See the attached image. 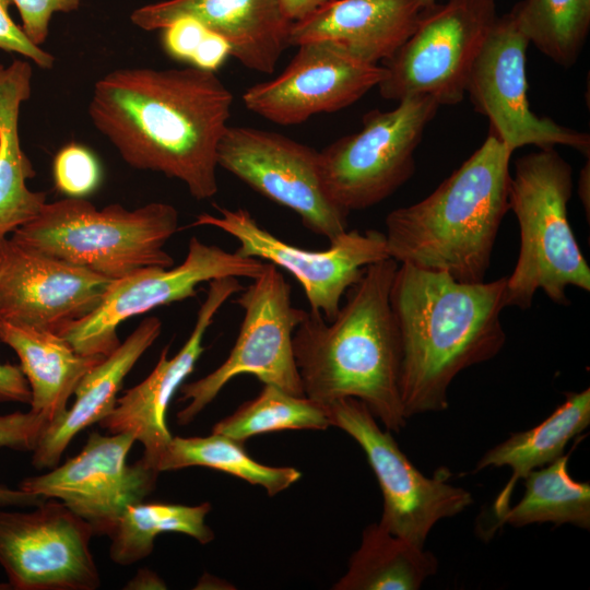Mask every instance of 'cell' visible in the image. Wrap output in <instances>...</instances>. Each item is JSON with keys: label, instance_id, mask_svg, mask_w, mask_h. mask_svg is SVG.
<instances>
[{"label": "cell", "instance_id": "obj_1", "mask_svg": "<svg viewBox=\"0 0 590 590\" xmlns=\"http://www.w3.org/2000/svg\"><path fill=\"white\" fill-rule=\"evenodd\" d=\"M233 99L212 71L128 68L96 82L88 114L128 165L178 179L206 200L219 190L217 149Z\"/></svg>", "mask_w": 590, "mask_h": 590}, {"label": "cell", "instance_id": "obj_2", "mask_svg": "<svg viewBox=\"0 0 590 590\" xmlns=\"http://www.w3.org/2000/svg\"><path fill=\"white\" fill-rule=\"evenodd\" d=\"M505 288L506 276L468 283L446 272L398 266L389 298L406 420L447 410L448 389L458 374L500 352Z\"/></svg>", "mask_w": 590, "mask_h": 590}, {"label": "cell", "instance_id": "obj_3", "mask_svg": "<svg viewBox=\"0 0 590 590\" xmlns=\"http://www.w3.org/2000/svg\"><path fill=\"white\" fill-rule=\"evenodd\" d=\"M398 266L391 258L367 266L331 321L306 311L293 334L305 397L322 405L361 400L394 433L406 424L400 342L389 298Z\"/></svg>", "mask_w": 590, "mask_h": 590}, {"label": "cell", "instance_id": "obj_4", "mask_svg": "<svg viewBox=\"0 0 590 590\" xmlns=\"http://www.w3.org/2000/svg\"><path fill=\"white\" fill-rule=\"evenodd\" d=\"M512 152L488 129L482 145L430 194L388 213L386 245L398 263L484 281L509 211Z\"/></svg>", "mask_w": 590, "mask_h": 590}, {"label": "cell", "instance_id": "obj_5", "mask_svg": "<svg viewBox=\"0 0 590 590\" xmlns=\"http://www.w3.org/2000/svg\"><path fill=\"white\" fill-rule=\"evenodd\" d=\"M571 191V167L554 148L517 160L508 204L519 224L520 250L506 276V307L528 309L539 290L558 305L569 304L568 286L590 291V268L568 221Z\"/></svg>", "mask_w": 590, "mask_h": 590}, {"label": "cell", "instance_id": "obj_6", "mask_svg": "<svg viewBox=\"0 0 590 590\" xmlns=\"http://www.w3.org/2000/svg\"><path fill=\"white\" fill-rule=\"evenodd\" d=\"M178 231L172 204L152 202L134 210H102L84 198L45 203L38 215L11 236L64 262L116 281L150 267L170 268L164 246Z\"/></svg>", "mask_w": 590, "mask_h": 590}, {"label": "cell", "instance_id": "obj_7", "mask_svg": "<svg viewBox=\"0 0 590 590\" xmlns=\"http://www.w3.org/2000/svg\"><path fill=\"white\" fill-rule=\"evenodd\" d=\"M439 104L428 95L399 101L394 109H373L359 131L319 152L328 197L347 212L368 209L396 192L413 175L414 152Z\"/></svg>", "mask_w": 590, "mask_h": 590}, {"label": "cell", "instance_id": "obj_8", "mask_svg": "<svg viewBox=\"0 0 590 590\" xmlns=\"http://www.w3.org/2000/svg\"><path fill=\"white\" fill-rule=\"evenodd\" d=\"M234 303L244 311L236 342L227 358L206 376L179 388L177 423L187 425L233 378L252 375L294 394L305 396L293 352V334L306 310L294 307L291 286L274 264L238 292Z\"/></svg>", "mask_w": 590, "mask_h": 590}, {"label": "cell", "instance_id": "obj_9", "mask_svg": "<svg viewBox=\"0 0 590 590\" xmlns=\"http://www.w3.org/2000/svg\"><path fill=\"white\" fill-rule=\"evenodd\" d=\"M497 19L496 0H447L427 7L406 42L382 61L378 84L388 101L428 95L456 105L465 93L473 64Z\"/></svg>", "mask_w": 590, "mask_h": 590}, {"label": "cell", "instance_id": "obj_10", "mask_svg": "<svg viewBox=\"0 0 590 590\" xmlns=\"http://www.w3.org/2000/svg\"><path fill=\"white\" fill-rule=\"evenodd\" d=\"M323 408L331 426L344 430L364 450L382 494L378 523L390 533L424 546L438 521L456 517L473 503L470 492L448 483L447 468L432 477L418 471L361 400L343 398Z\"/></svg>", "mask_w": 590, "mask_h": 590}, {"label": "cell", "instance_id": "obj_11", "mask_svg": "<svg viewBox=\"0 0 590 590\" xmlns=\"http://www.w3.org/2000/svg\"><path fill=\"white\" fill-rule=\"evenodd\" d=\"M264 266L257 258L191 237L180 264L150 267L113 281L93 310L62 326L57 333L81 355L107 356L120 344L117 329L125 320L193 297L204 282L228 276L252 280Z\"/></svg>", "mask_w": 590, "mask_h": 590}, {"label": "cell", "instance_id": "obj_12", "mask_svg": "<svg viewBox=\"0 0 590 590\" xmlns=\"http://www.w3.org/2000/svg\"><path fill=\"white\" fill-rule=\"evenodd\" d=\"M217 215L201 213L193 226H212L238 241L236 252L270 262L291 273L300 284L310 311L331 321L342 297L364 269L390 258L385 234L368 229L346 231L324 250H308L284 241L263 228L245 209L215 205Z\"/></svg>", "mask_w": 590, "mask_h": 590}, {"label": "cell", "instance_id": "obj_13", "mask_svg": "<svg viewBox=\"0 0 590 590\" xmlns=\"http://www.w3.org/2000/svg\"><path fill=\"white\" fill-rule=\"evenodd\" d=\"M217 165L292 210L314 234L332 241L347 231L350 212L326 193L315 149L276 132L228 126L219 144Z\"/></svg>", "mask_w": 590, "mask_h": 590}, {"label": "cell", "instance_id": "obj_14", "mask_svg": "<svg viewBox=\"0 0 590 590\" xmlns=\"http://www.w3.org/2000/svg\"><path fill=\"white\" fill-rule=\"evenodd\" d=\"M91 526L47 498L30 512L0 510V565L15 590H95Z\"/></svg>", "mask_w": 590, "mask_h": 590}, {"label": "cell", "instance_id": "obj_15", "mask_svg": "<svg viewBox=\"0 0 590 590\" xmlns=\"http://www.w3.org/2000/svg\"><path fill=\"white\" fill-rule=\"evenodd\" d=\"M529 39L514 12L497 16L469 78L474 110L489 120V130L511 151L565 145L589 156L588 133L535 115L529 105L526 52Z\"/></svg>", "mask_w": 590, "mask_h": 590}, {"label": "cell", "instance_id": "obj_16", "mask_svg": "<svg viewBox=\"0 0 590 590\" xmlns=\"http://www.w3.org/2000/svg\"><path fill=\"white\" fill-rule=\"evenodd\" d=\"M134 441L128 433L92 432L76 456L48 473L22 480L19 488L62 502L91 526L94 535L108 536L123 510L154 491L160 474L142 459L128 463Z\"/></svg>", "mask_w": 590, "mask_h": 590}, {"label": "cell", "instance_id": "obj_17", "mask_svg": "<svg viewBox=\"0 0 590 590\" xmlns=\"http://www.w3.org/2000/svg\"><path fill=\"white\" fill-rule=\"evenodd\" d=\"M276 78L243 95L247 109L278 125L292 126L314 115L341 110L386 78L381 64L364 62L331 40H311Z\"/></svg>", "mask_w": 590, "mask_h": 590}, {"label": "cell", "instance_id": "obj_18", "mask_svg": "<svg viewBox=\"0 0 590 590\" xmlns=\"http://www.w3.org/2000/svg\"><path fill=\"white\" fill-rule=\"evenodd\" d=\"M111 283L12 237L0 240V320L57 332L93 310Z\"/></svg>", "mask_w": 590, "mask_h": 590}, {"label": "cell", "instance_id": "obj_19", "mask_svg": "<svg viewBox=\"0 0 590 590\" xmlns=\"http://www.w3.org/2000/svg\"><path fill=\"white\" fill-rule=\"evenodd\" d=\"M243 288L233 276L209 282L193 329L179 352L169 358L168 346H165L151 374L117 398L114 410L98 422L110 434H131L143 446L141 459L156 471L173 438L166 424L168 405L203 353V338L214 317L226 300Z\"/></svg>", "mask_w": 590, "mask_h": 590}, {"label": "cell", "instance_id": "obj_20", "mask_svg": "<svg viewBox=\"0 0 590 590\" xmlns=\"http://www.w3.org/2000/svg\"><path fill=\"white\" fill-rule=\"evenodd\" d=\"M184 16L222 36L231 56L261 73H273L288 47L292 22L278 0H166L135 9L130 19L144 31H155Z\"/></svg>", "mask_w": 590, "mask_h": 590}, {"label": "cell", "instance_id": "obj_21", "mask_svg": "<svg viewBox=\"0 0 590 590\" xmlns=\"http://www.w3.org/2000/svg\"><path fill=\"white\" fill-rule=\"evenodd\" d=\"M430 5L428 0H330L291 24L288 46L331 40L353 57L377 64L397 52Z\"/></svg>", "mask_w": 590, "mask_h": 590}, {"label": "cell", "instance_id": "obj_22", "mask_svg": "<svg viewBox=\"0 0 590 590\" xmlns=\"http://www.w3.org/2000/svg\"><path fill=\"white\" fill-rule=\"evenodd\" d=\"M162 331L156 317L145 318L109 355L79 382L75 400L62 420L47 429L33 450L36 469L55 468L71 440L86 427L98 423L115 408L125 377L155 342Z\"/></svg>", "mask_w": 590, "mask_h": 590}, {"label": "cell", "instance_id": "obj_23", "mask_svg": "<svg viewBox=\"0 0 590 590\" xmlns=\"http://www.w3.org/2000/svg\"><path fill=\"white\" fill-rule=\"evenodd\" d=\"M0 340L20 359L31 389V410L50 427L67 412L82 378L105 356L81 355L55 331L0 320Z\"/></svg>", "mask_w": 590, "mask_h": 590}, {"label": "cell", "instance_id": "obj_24", "mask_svg": "<svg viewBox=\"0 0 590 590\" xmlns=\"http://www.w3.org/2000/svg\"><path fill=\"white\" fill-rule=\"evenodd\" d=\"M32 73L31 64L19 59L0 64V240L35 219L46 203L45 192L26 185L35 169L19 138L20 107L31 96Z\"/></svg>", "mask_w": 590, "mask_h": 590}, {"label": "cell", "instance_id": "obj_25", "mask_svg": "<svg viewBox=\"0 0 590 590\" xmlns=\"http://www.w3.org/2000/svg\"><path fill=\"white\" fill-rule=\"evenodd\" d=\"M590 425V389L565 393V401L539 425L511 434L488 449L476 462L473 473L489 467H509L511 476L496 497L493 509L499 519L510 507L518 481L531 471L564 455L567 444Z\"/></svg>", "mask_w": 590, "mask_h": 590}, {"label": "cell", "instance_id": "obj_26", "mask_svg": "<svg viewBox=\"0 0 590 590\" xmlns=\"http://www.w3.org/2000/svg\"><path fill=\"white\" fill-rule=\"evenodd\" d=\"M438 570L435 555L378 522L367 526L359 547L334 590H417Z\"/></svg>", "mask_w": 590, "mask_h": 590}, {"label": "cell", "instance_id": "obj_27", "mask_svg": "<svg viewBox=\"0 0 590 590\" xmlns=\"http://www.w3.org/2000/svg\"><path fill=\"white\" fill-rule=\"evenodd\" d=\"M210 503L196 506L140 502L128 506L108 535L111 543L109 556L118 565L127 566L149 556L154 541L162 533H181L201 544L214 539L205 523Z\"/></svg>", "mask_w": 590, "mask_h": 590}, {"label": "cell", "instance_id": "obj_28", "mask_svg": "<svg viewBox=\"0 0 590 590\" xmlns=\"http://www.w3.org/2000/svg\"><path fill=\"white\" fill-rule=\"evenodd\" d=\"M189 467H205L259 485L274 496L294 483L302 473L292 467H271L253 460L244 442L212 433L206 437H173L156 469L161 472Z\"/></svg>", "mask_w": 590, "mask_h": 590}, {"label": "cell", "instance_id": "obj_29", "mask_svg": "<svg viewBox=\"0 0 590 590\" xmlns=\"http://www.w3.org/2000/svg\"><path fill=\"white\" fill-rule=\"evenodd\" d=\"M569 455H563L524 477V494L509 507L498 524L524 527L532 523H569L590 528V483L574 480L568 472Z\"/></svg>", "mask_w": 590, "mask_h": 590}, {"label": "cell", "instance_id": "obj_30", "mask_svg": "<svg viewBox=\"0 0 590 590\" xmlns=\"http://www.w3.org/2000/svg\"><path fill=\"white\" fill-rule=\"evenodd\" d=\"M511 11L547 58L563 68L577 62L590 30V0H522Z\"/></svg>", "mask_w": 590, "mask_h": 590}, {"label": "cell", "instance_id": "obj_31", "mask_svg": "<svg viewBox=\"0 0 590 590\" xmlns=\"http://www.w3.org/2000/svg\"><path fill=\"white\" fill-rule=\"evenodd\" d=\"M331 426L322 404L263 384L260 392L219 421L212 433L245 442L259 434L286 429L323 430Z\"/></svg>", "mask_w": 590, "mask_h": 590}, {"label": "cell", "instance_id": "obj_32", "mask_svg": "<svg viewBox=\"0 0 590 590\" xmlns=\"http://www.w3.org/2000/svg\"><path fill=\"white\" fill-rule=\"evenodd\" d=\"M47 428V423L32 411L0 415V447L33 451ZM44 500L20 488L0 485V507H35Z\"/></svg>", "mask_w": 590, "mask_h": 590}, {"label": "cell", "instance_id": "obj_33", "mask_svg": "<svg viewBox=\"0 0 590 590\" xmlns=\"http://www.w3.org/2000/svg\"><path fill=\"white\" fill-rule=\"evenodd\" d=\"M56 188L69 198H84L101 182L99 163L86 146L70 143L56 154L52 164Z\"/></svg>", "mask_w": 590, "mask_h": 590}, {"label": "cell", "instance_id": "obj_34", "mask_svg": "<svg viewBox=\"0 0 590 590\" xmlns=\"http://www.w3.org/2000/svg\"><path fill=\"white\" fill-rule=\"evenodd\" d=\"M22 19V30L32 43L44 44L49 34V24L56 12L76 11L81 0H11Z\"/></svg>", "mask_w": 590, "mask_h": 590}, {"label": "cell", "instance_id": "obj_35", "mask_svg": "<svg viewBox=\"0 0 590 590\" xmlns=\"http://www.w3.org/2000/svg\"><path fill=\"white\" fill-rule=\"evenodd\" d=\"M11 0H0V49L17 52L31 59L36 66L49 69L54 66L55 57L31 42L9 14Z\"/></svg>", "mask_w": 590, "mask_h": 590}, {"label": "cell", "instance_id": "obj_36", "mask_svg": "<svg viewBox=\"0 0 590 590\" xmlns=\"http://www.w3.org/2000/svg\"><path fill=\"white\" fill-rule=\"evenodd\" d=\"M162 31V44L167 55L174 59L190 62L208 28L199 21L184 16Z\"/></svg>", "mask_w": 590, "mask_h": 590}, {"label": "cell", "instance_id": "obj_37", "mask_svg": "<svg viewBox=\"0 0 590 590\" xmlns=\"http://www.w3.org/2000/svg\"><path fill=\"white\" fill-rule=\"evenodd\" d=\"M231 56L228 43L208 28L201 44L190 60L191 67L215 72Z\"/></svg>", "mask_w": 590, "mask_h": 590}, {"label": "cell", "instance_id": "obj_38", "mask_svg": "<svg viewBox=\"0 0 590 590\" xmlns=\"http://www.w3.org/2000/svg\"><path fill=\"white\" fill-rule=\"evenodd\" d=\"M0 401L30 404L31 389L20 366L0 364Z\"/></svg>", "mask_w": 590, "mask_h": 590}, {"label": "cell", "instance_id": "obj_39", "mask_svg": "<svg viewBox=\"0 0 590 590\" xmlns=\"http://www.w3.org/2000/svg\"><path fill=\"white\" fill-rule=\"evenodd\" d=\"M283 14L288 21L305 19L330 0H278Z\"/></svg>", "mask_w": 590, "mask_h": 590}, {"label": "cell", "instance_id": "obj_40", "mask_svg": "<svg viewBox=\"0 0 590 590\" xmlns=\"http://www.w3.org/2000/svg\"><path fill=\"white\" fill-rule=\"evenodd\" d=\"M166 583L155 571L149 568H141L127 582L123 589L143 590V589H166Z\"/></svg>", "mask_w": 590, "mask_h": 590}, {"label": "cell", "instance_id": "obj_41", "mask_svg": "<svg viewBox=\"0 0 590 590\" xmlns=\"http://www.w3.org/2000/svg\"><path fill=\"white\" fill-rule=\"evenodd\" d=\"M590 169H589V161L587 164L582 167L580 170L579 177H578V196L580 198V201L587 211V217L589 220V210H590Z\"/></svg>", "mask_w": 590, "mask_h": 590}, {"label": "cell", "instance_id": "obj_42", "mask_svg": "<svg viewBox=\"0 0 590 590\" xmlns=\"http://www.w3.org/2000/svg\"><path fill=\"white\" fill-rule=\"evenodd\" d=\"M432 4L436 3V0H428Z\"/></svg>", "mask_w": 590, "mask_h": 590}]
</instances>
